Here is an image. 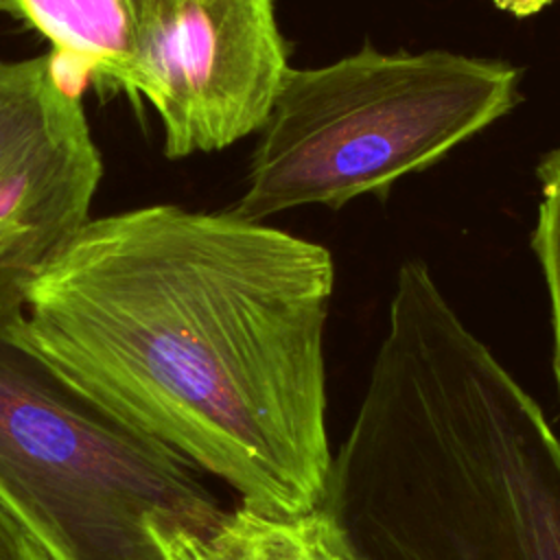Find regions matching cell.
Returning <instances> with one entry per match:
<instances>
[{"instance_id":"ba28073f","label":"cell","mask_w":560,"mask_h":560,"mask_svg":"<svg viewBox=\"0 0 560 560\" xmlns=\"http://www.w3.org/2000/svg\"><path fill=\"white\" fill-rule=\"evenodd\" d=\"M182 560H359L324 505L271 516L249 508L225 512Z\"/></svg>"},{"instance_id":"52a82bcc","label":"cell","mask_w":560,"mask_h":560,"mask_svg":"<svg viewBox=\"0 0 560 560\" xmlns=\"http://www.w3.org/2000/svg\"><path fill=\"white\" fill-rule=\"evenodd\" d=\"M0 13L44 35L98 90L142 101V0H0Z\"/></svg>"},{"instance_id":"7a4b0ae2","label":"cell","mask_w":560,"mask_h":560,"mask_svg":"<svg viewBox=\"0 0 560 560\" xmlns=\"http://www.w3.org/2000/svg\"><path fill=\"white\" fill-rule=\"evenodd\" d=\"M359 560H560V438L416 258L322 503Z\"/></svg>"},{"instance_id":"30bf717a","label":"cell","mask_w":560,"mask_h":560,"mask_svg":"<svg viewBox=\"0 0 560 560\" xmlns=\"http://www.w3.org/2000/svg\"><path fill=\"white\" fill-rule=\"evenodd\" d=\"M0 560H50L33 534L0 505Z\"/></svg>"},{"instance_id":"8992f818","label":"cell","mask_w":560,"mask_h":560,"mask_svg":"<svg viewBox=\"0 0 560 560\" xmlns=\"http://www.w3.org/2000/svg\"><path fill=\"white\" fill-rule=\"evenodd\" d=\"M103 160L55 52L0 59V317L90 221Z\"/></svg>"},{"instance_id":"5b68a950","label":"cell","mask_w":560,"mask_h":560,"mask_svg":"<svg viewBox=\"0 0 560 560\" xmlns=\"http://www.w3.org/2000/svg\"><path fill=\"white\" fill-rule=\"evenodd\" d=\"M144 94L168 160L258 133L289 72L273 0H142Z\"/></svg>"},{"instance_id":"3957f363","label":"cell","mask_w":560,"mask_h":560,"mask_svg":"<svg viewBox=\"0 0 560 560\" xmlns=\"http://www.w3.org/2000/svg\"><path fill=\"white\" fill-rule=\"evenodd\" d=\"M195 470L0 317V505L50 560H182L225 514Z\"/></svg>"},{"instance_id":"8fae6325","label":"cell","mask_w":560,"mask_h":560,"mask_svg":"<svg viewBox=\"0 0 560 560\" xmlns=\"http://www.w3.org/2000/svg\"><path fill=\"white\" fill-rule=\"evenodd\" d=\"M494 7L514 18H532L547 9L553 0H492Z\"/></svg>"},{"instance_id":"277c9868","label":"cell","mask_w":560,"mask_h":560,"mask_svg":"<svg viewBox=\"0 0 560 560\" xmlns=\"http://www.w3.org/2000/svg\"><path fill=\"white\" fill-rule=\"evenodd\" d=\"M521 74L505 59L370 44L324 66L289 68L230 210L265 221L385 197L508 116L521 101Z\"/></svg>"},{"instance_id":"9c48e42d","label":"cell","mask_w":560,"mask_h":560,"mask_svg":"<svg viewBox=\"0 0 560 560\" xmlns=\"http://www.w3.org/2000/svg\"><path fill=\"white\" fill-rule=\"evenodd\" d=\"M538 210L532 230V249L547 287L553 328V370L560 394V144L547 151L536 166Z\"/></svg>"},{"instance_id":"6da1fadb","label":"cell","mask_w":560,"mask_h":560,"mask_svg":"<svg viewBox=\"0 0 560 560\" xmlns=\"http://www.w3.org/2000/svg\"><path fill=\"white\" fill-rule=\"evenodd\" d=\"M326 245L232 210L151 203L90 219L37 273L22 326L68 378L223 479L241 505L319 508Z\"/></svg>"}]
</instances>
